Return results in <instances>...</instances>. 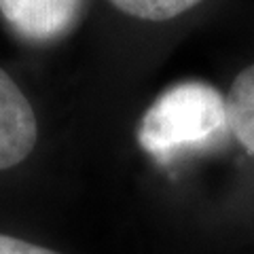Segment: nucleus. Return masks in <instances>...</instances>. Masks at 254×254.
<instances>
[{"instance_id":"obj_1","label":"nucleus","mask_w":254,"mask_h":254,"mask_svg":"<svg viewBox=\"0 0 254 254\" xmlns=\"http://www.w3.org/2000/svg\"><path fill=\"white\" fill-rule=\"evenodd\" d=\"M222 129H229L225 95L210 83L182 81L148 106L138 125V142L165 163L189 146H201Z\"/></svg>"},{"instance_id":"obj_2","label":"nucleus","mask_w":254,"mask_h":254,"mask_svg":"<svg viewBox=\"0 0 254 254\" xmlns=\"http://www.w3.org/2000/svg\"><path fill=\"white\" fill-rule=\"evenodd\" d=\"M85 0H0L4 21L30 43H53L83 17Z\"/></svg>"},{"instance_id":"obj_3","label":"nucleus","mask_w":254,"mask_h":254,"mask_svg":"<svg viewBox=\"0 0 254 254\" xmlns=\"http://www.w3.org/2000/svg\"><path fill=\"white\" fill-rule=\"evenodd\" d=\"M38 127L32 104L0 68V170L19 165L36 144Z\"/></svg>"},{"instance_id":"obj_4","label":"nucleus","mask_w":254,"mask_h":254,"mask_svg":"<svg viewBox=\"0 0 254 254\" xmlns=\"http://www.w3.org/2000/svg\"><path fill=\"white\" fill-rule=\"evenodd\" d=\"M225 102L229 129L237 142L254 155V64L233 78Z\"/></svg>"},{"instance_id":"obj_5","label":"nucleus","mask_w":254,"mask_h":254,"mask_svg":"<svg viewBox=\"0 0 254 254\" xmlns=\"http://www.w3.org/2000/svg\"><path fill=\"white\" fill-rule=\"evenodd\" d=\"M119 11L144 21H168L193 9L201 0H110Z\"/></svg>"},{"instance_id":"obj_6","label":"nucleus","mask_w":254,"mask_h":254,"mask_svg":"<svg viewBox=\"0 0 254 254\" xmlns=\"http://www.w3.org/2000/svg\"><path fill=\"white\" fill-rule=\"evenodd\" d=\"M0 254H60V252L0 233Z\"/></svg>"}]
</instances>
